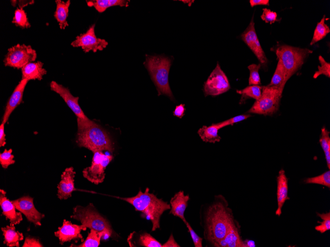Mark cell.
Here are the masks:
<instances>
[{
    "label": "cell",
    "mask_w": 330,
    "mask_h": 247,
    "mask_svg": "<svg viewBox=\"0 0 330 247\" xmlns=\"http://www.w3.org/2000/svg\"><path fill=\"white\" fill-rule=\"evenodd\" d=\"M230 88L229 80L218 63L204 83L205 96H216L228 91Z\"/></svg>",
    "instance_id": "obj_10"
},
{
    "label": "cell",
    "mask_w": 330,
    "mask_h": 247,
    "mask_svg": "<svg viewBox=\"0 0 330 247\" xmlns=\"http://www.w3.org/2000/svg\"><path fill=\"white\" fill-rule=\"evenodd\" d=\"M219 129L216 123H212L209 126H203L198 130V134L203 141L215 143L221 139L218 134Z\"/></svg>",
    "instance_id": "obj_25"
},
{
    "label": "cell",
    "mask_w": 330,
    "mask_h": 247,
    "mask_svg": "<svg viewBox=\"0 0 330 247\" xmlns=\"http://www.w3.org/2000/svg\"><path fill=\"white\" fill-rule=\"evenodd\" d=\"M185 108L184 104H180L176 106L173 114L174 116L181 118L185 114Z\"/></svg>",
    "instance_id": "obj_44"
},
{
    "label": "cell",
    "mask_w": 330,
    "mask_h": 247,
    "mask_svg": "<svg viewBox=\"0 0 330 247\" xmlns=\"http://www.w3.org/2000/svg\"><path fill=\"white\" fill-rule=\"evenodd\" d=\"M319 142L323 150L327 165L329 169L330 168V132L325 127L321 129V135L319 139Z\"/></svg>",
    "instance_id": "obj_29"
},
{
    "label": "cell",
    "mask_w": 330,
    "mask_h": 247,
    "mask_svg": "<svg viewBox=\"0 0 330 247\" xmlns=\"http://www.w3.org/2000/svg\"><path fill=\"white\" fill-rule=\"evenodd\" d=\"M28 81L22 78L9 97L2 117V123L4 124L13 110L22 102L24 91Z\"/></svg>",
    "instance_id": "obj_18"
},
{
    "label": "cell",
    "mask_w": 330,
    "mask_h": 247,
    "mask_svg": "<svg viewBox=\"0 0 330 247\" xmlns=\"http://www.w3.org/2000/svg\"><path fill=\"white\" fill-rule=\"evenodd\" d=\"M6 144L5 134L4 133V124L1 123L0 125V146H4Z\"/></svg>",
    "instance_id": "obj_46"
},
{
    "label": "cell",
    "mask_w": 330,
    "mask_h": 247,
    "mask_svg": "<svg viewBox=\"0 0 330 247\" xmlns=\"http://www.w3.org/2000/svg\"><path fill=\"white\" fill-rule=\"evenodd\" d=\"M12 23L22 29H28L31 26L26 13L23 9L19 8L15 10Z\"/></svg>",
    "instance_id": "obj_31"
},
{
    "label": "cell",
    "mask_w": 330,
    "mask_h": 247,
    "mask_svg": "<svg viewBox=\"0 0 330 247\" xmlns=\"http://www.w3.org/2000/svg\"><path fill=\"white\" fill-rule=\"evenodd\" d=\"M113 159L112 155L104 154L102 151L93 152L91 165L82 170L83 177L95 184L103 182L105 177V170Z\"/></svg>",
    "instance_id": "obj_9"
},
{
    "label": "cell",
    "mask_w": 330,
    "mask_h": 247,
    "mask_svg": "<svg viewBox=\"0 0 330 247\" xmlns=\"http://www.w3.org/2000/svg\"><path fill=\"white\" fill-rule=\"evenodd\" d=\"M180 246L175 241L172 234H171L167 241L164 244L162 247H180Z\"/></svg>",
    "instance_id": "obj_45"
},
{
    "label": "cell",
    "mask_w": 330,
    "mask_h": 247,
    "mask_svg": "<svg viewBox=\"0 0 330 247\" xmlns=\"http://www.w3.org/2000/svg\"><path fill=\"white\" fill-rule=\"evenodd\" d=\"M12 152V149H5L3 152L0 154V164L3 168L6 169L9 165L15 163L13 159L14 156Z\"/></svg>",
    "instance_id": "obj_38"
},
{
    "label": "cell",
    "mask_w": 330,
    "mask_h": 247,
    "mask_svg": "<svg viewBox=\"0 0 330 247\" xmlns=\"http://www.w3.org/2000/svg\"><path fill=\"white\" fill-rule=\"evenodd\" d=\"M262 87L263 86L260 85H249L243 89L237 90V93L244 97L258 100L261 96Z\"/></svg>",
    "instance_id": "obj_32"
},
{
    "label": "cell",
    "mask_w": 330,
    "mask_h": 247,
    "mask_svg": "<svg viewBox=\"0 0 330 247\" xmlns=\"http://www.w3.org/2000/svg\"><path fill=\"white\" fill-rule=\"evenodd\" d=\"M43 63L41 61L31 62L21 69L22 78L28 81L31 80H41L43 76L46 74V70L43 68Z\"/></svg>",
    "instance_id": "obj_22"
},
{
    "label": "cell",
    "mask_w": 330,
    "mask_h": 247,
    "mask_svg": "<svg viewBox=\"0 0 330 247\" xmlns=\"http://www.w3.org/2000/svg\"><path fill=\"white\" fill-rule=\"evenodd\" d=\"M23 247H42V245L39 242V240L30 237L26 238Z\"/></svg>",
    "instance_id": "obj_42"
},
{
    "label": "cell",
    "mask_w": 330,
    "mask_h": 247,
    "mask_svg": "<svg viewBox=\"0 0 330 247\" xmlns=\"http://www.w3.org/2000/svg\"><path fill=\"white\" fill-rule=\"evenodd\" d=\"M260 67V64H252L248 67L250 72L248 79L249 85H259L261 84L260 77L259 74Z\"/></svg>",
    "instance_id": "obj_35"
},
{
    "label": "cell",
    "mask_w": 330,
    "mask_h": 247,
    "mask_svg": "<svg viewBox=\"0 0 330 247\" xmlns=\"http://www.w3.org/2000/svg\"><path fill=\"white\" fill-rule=\"evenodd\" d=\"M215 247H248L241 236V226L235 219L224 237L216 243Z\"/></svg>",
    "instance_id": "obj_16"
},
{
    "label": "cell",
    "mask_w": 330,
    "mask_h": 247,
    "mask_svg": "<svg viewBox=\"0 0 330 247\" xmlns=\"http://www.w3.org/2000/svg\"><path fill=\"white\" fill-rule=\"evenodd\" d=\"M95 24L90 26L85 33L76 37L71 45L74 47H81L85 53L90 51L96 52L102 51L108 45L104 39L97 37L95 34Z\"/></svg>",
    "instance_id": "obj_11"
},
{
    "label": "cell",
    "mask_w": 330,
    "mask_h": 247,
    "mask_svg": "<svg viewBox=\"0 0 330 247\" xmlns=\"http://www.w3.org/2000/svg\"><path fill=\"white\" fill-rule=\"evenodd\" d=\"M312 51L307 48H300L287 45L278 46L275 49L277 58L283 64L287 81L302 66Z\"/></svg>",
    "instance_id": "obj_6"
},
{
    "label": "cell",
    "mask_w": 330,
    "mask_h": 247,
    "mask_svg": "<svg viewBox=\"0 0 330 247\" xmlns=\"http://www.w3.org/2000/svg\"><path fill=\"white\" fill-rule=\"evenodd\" d=\"M287 82L285 77V69L281 60L278 59L276 69L268 86L284 88Z\"/></svg>",
    "instance_id": "obj_27"
},
{
    "label": "cell",
    "mask_w": 330,
    "mask_h": 247,
    "mask_svg": "<svg viewBox=\"0 0 330 247\" xmlns=\"http://www.w3.org/2000/svg\"><path fill=\"white\" fill-rule=\"evenodd\" d=\"M249 3L251 7L256 5H269V0H250Z\"/></svg>",
    "instance_id": "obj_47"
},
{
    "label": "cell",
    "mask_w": 330,
    "mask_h": 247,
    "mask_svg": "<svg viewBox=\"0 0 330 247\" xmlns=\"http://www.w3.org/2000/svg\"><path fill=\"white\" fill-rule=\"evenodd\" d=\"M234 219L233 211L226 198L215 195L211 202L201 206L200 224L207 246L213 247L226 234Z\"/></svg>",
    "instance_id": "obj_1"
},
{
    "label": "cell",
    "mask_w": 330,
    "mask_h": 247,
    "mask_svg": "<svg viewBox=\"0 0 330 247\" xmlns=\"http://www.w3.org/2000/svg\"><path fill=\"white\" fill-rule=\"evenodd\" d=\"M138 243L145 247H162V244L150 234L145 232L140 235Z\"/></svg>",
    "instance_id": "obj_34"
},
{
    "label": "cell",
    "mask_w": 330,
    "mask_h": 247,
    "mask_svg": "<svg viewBox=\"0 0 330 247\" xmlns=\"http://www.w3.org/2000/svg\"><path fill=\"white\" fill-rule=\"evenodd\" d=\"M82 230L85 231L82 225L74 224L64 219L62 225L58 228L54 235L58 238L61 245L71 240H75L77 243L80 240L82 242L83 238L81 234Z\"/></svg>",
    "instance_id": "obj_15"
},
{
    "label": "cell",
    "mask_w": 330,
    "mask_h": 247,
    "mask_svg": "<svg viewBox=\"0 0 330 247\" xmlns=\"http://www.w3.org/2000/svg\"><path fill=\"white\" fill-rule=\"evenodd\" d=\"M304 182L307 184H317L330 188V171L328 170L324 173L314 177L306 178Z\"/></svg>",
    "instance_id": "obj_33"
},
{
    "label": "cell",
    "mask_w": 330,
    "mask_h": 247,
    "mask_svg": "<svg viewBox=\"0 0 330 247\" xmlns=\"http://www.w3.org/2000/svg\"><path fill=\"white\" fill-rule=\"evenodd\" d=\"M55 1L56 7L54 13V17L57 21L60 29L64 30L69 26L67 19L68 16L71 1L68 0L64 1L61 0H56Z\"/></svg>",
    "instance_id": "obj_23"
},
{
    "label": "cell",
    "mask_w": 330,
    "mask_h": 247,
    "mask_svg": "<svg viewBox=\"0 0 330 247\" xmlns=\"http://www.w3.org/2000/svg\"><path fill=\"white\" fill-rule=\"evenodd\" d=\"M277 13L271 11L270 9L264 8L261 15V19L265 23L272 24L277 21Z\"/></svg>",
    "instance_id": "obj_41"
},
{
    "label": "cell",
    "mask_w": 330,
    "mask_h": 247,
    "mask_svg": "<svg viewBox=\"0 0 330 247\" xmlns=\"http://www.w3.org/2000/svg\"><path fill=\"white\" fill-rule=\"evenodd\" d=\"M319 61L321 66H318V71H316L313 78H317L319 75L324 74L326 76L330 77V64L325 61L322 56H319Z\"/></svg>",
    "instance_id": "obj_37"
},
{
    "label": "cell",
    "mask_w": 330,
    "mask_h": 247,
    "mask_svg": "<svg viewBox=\"0 0 330 247\" xmlns=\"http://www.w3.org/2000/svg\"><path fill=\"white\" fill-rule=\"evenodd\" d=\"M76 143L93 152L108 151L113 152L114 146L109 133L100 125L90 120L77 119Z\"/></svg>",
    "instance_id": "obj_2"
},
{
    "label": "cell",
    "mask_w": 330,
    "mask_h": 247,
    "mask_svg": "<svg viewBox=\"0 0 330 247\" xmlns=\"http://www.w3.org/2000/svg\"><path fill=\"white\" fill-rule=\"evenodd\" d=\"M251 116V115L250 114H241L217 123L216 124L221 129L229 125H233L234 123L243 121Z\"/></svg>",
    "instance_id": "obj_39"
},
{
    "label": "cell",
    "mask_w": 330,
    "mask_h": 247,
    "mask_svg": "<svg viewBox=\"0 0 330 247\" xmlns=\"http://www.w3.org/2000/svg\"><path fill=\"white\" fill-rule=\"evenodd\" d=\"M277 208L275 214L280 216L282 214V209L285 202L289 199L288 196V178L283 169L279 171L277 177Z\"/></svg>",
    "instance_id": "obj_19"
},
{
    "label": "cell",
    "mask_w": 330,
    "mask_h": 247,
    "mask_svg": "<svg viewBox=\"0 0 330 247\" xmlns=\"http://www.w3.org/2000/svg\"><path fill=\"white\" fill-rule=\"evenodd\" d=\"M0 205L3 215L9 220L10 224H18L23 220L21 212L16 211L14 205L6 197V192L2 189L0 190Z\"/></svg>",
    "instance_id": "obj_20"
},
{
    "label": "cell",
    "mask_w": 330,
    "mask_h": 247,
    "mask_svg": "<svg viewBox=\"0 0 330 247\" xmlns=\"http://www.w3.org/2000/svg\"><path fill=\"white\" fill-rule=\"evenodd\" d=\"M189 200V195H185L183 191L180 190L176 193L169 202L170 206L169 213L179 217L184 222L186 220L184 213Z\"/></svg>",
    "instance_id": "obj_21"
},
{
    "label": "cell",
    "mask_w": 330,
    "mask_h": 247,
    "mask_svg": "<svg viewBox=\"0 0 330 247\" xmlns=\"http://www.w3.org/2000/svg\"><path fill=\"white\" fill-rule=\"evenodd\" d=\"M188 229L195 247H203V238L200 237L194 231L190 223L185 220L183 222Z\"/></svg>",
    "instance_id": "obj_40"
},
{
    "label": "cell",
    "mask_w": 330,
    "mask_h": 247,
    "mask_svg": "<svg viewBox=\"0 0 330 247\" xmlns=\"http://www.w3.org/2000/svg\"><path fill=\"white\" fill-rule=\"evenodd\" d=\"M12 202L16 209L22 213L29 222L37 226L41 225V220L44 217V214L36 209L33 198L25 196Z\"/></svg>",
    "instance_id": "obj_13"
},
{
    "label": "cell",
    "mask_w": 330,
    "mask_h": 247,
    "mask_svg": "<svg viewBox=\"0 0 330 247\" xmlns=\"http://www.w3.org/2000/svg\"><path fill=\"white\" fill-rule=\"evenodd\" d=\"M88 6L94 7L99 13L104 12L108 8L115 6H127L129 0H94L86 1Z\"/></svg>",
    "instance_id": "obj_26"
},
{
    "label": "cell",
    "mask_w": 330,
    "mask_h": 247,
    "mask_svg": "<svg viewBox=\"0 0 330 247\" xmlns=\"http://www.w3.org/2000/svg\"><path fill=\"white\" fill-rule=\"evenodd\" d=\"M121 199L132 205L136 211L141 212L152 224V231L160 227V219L163 213L170 209V204L158 198L155 194L149 192L146 188L144 192L139 190L134 196L121 198Z\"/></svg>",
    "instance_id": "obj_3"
},
{
    "label": "cell",
    "mask_w": 330,
    "mask_h": 247,
    "mask_svg": "<svg viewBox=\"0 0 330 247\" xmlns=\"http://www.w3.org/2000/svg\"><path fill=\"white\" fill-rule=\"evenodd\" d=\"M241 37L243 41L255 54L261 64L262 65L266 64L268 60L257 36L253 17L248 26L241 35Z\"/></svg>",
    "instance_id": "obj_14"
},
{
    "label": "cell",
    "mask_w": 330,
    "mask_h": 247,
    "mask_svg": "<svg viewBox=\"0 0 330 247\" xmlns=\"http://www.w3.org/2000/svg\"><path fill=\"white\" fill-rule=\"evenodd\" d=\"M50 87L51 90L59 95L63 99L67 105L74 113L77 119H89L79 105V97L73 96L68 88L64 87L63 85L58 83L55 81H52L50 82Z\"/></svg>",
    "instance_id": "obj_12"
},
{
    "label": "cell",
    "mask_w": 330,
    "mask_h": 247,
    "mask_svg": "<svg viewBox=\"0 0 330 247\" xmlns=\"http://www.w3.org/2000/svg\"><path fill=\"white\" fill-rule=\"evenodd\" d=\"M76 172L72 167L65 169L61 176V180L57 185V196L60 200L71 197L75 190V177Z\"/></svg>",
    "instance_id": "obj_17"
},
{
    "label": "cell",
    "mask_w": 330,
    "mask_h": 247,
    "mask_svg": "<svg viewBox=\"0 0 330 247\" xmlns=\"http://www.w3.org/2000/svg\"><path fill=\"white\" fill-rule=\"evenodd\" d=\"M37 57L36 51L31 45L17 44L8 49L3 62L5 67L21 69L27 64L34 62Z\"/></svg>",
    "instance_id": "obj_8"
},
{
    "label": "cell",
    "mask_w": 330,
    "mask_h": 247,
    "mask_svg": "<svg viewBox=\"0 0 330 247\" xmlns=\"http://www.w3.org/2000/svg\"><path fill=\"white\" fill-rule=\"evenodd\" d=\"M143 64L157 88L158 96L165 95L172 100L173 96L168 82L171 60L167 57L146 55Z\"/></svg>",
    "instance_id": "obj_4"
},
{
    "label": "cell",
    "mask_w": 330,
    "mask_h": 247,
    "mask_svg": "<svg viewBox=\"0 0 330 247\" xmlns=\"http://www.w3.org/2000/svg\"><path fill=\"white\" fill-rule=\"evenodd\" d=\"M325 15H324L321 20L317 23L310 45H312L322 40L330 32V28L325 24Z\"/></svg>",
    "instance_id": "obj_30"
},
{
    "label": "cell",
    "mask_w": 330,
    "mask_h": 247,
    "mask_svg": "<svg viewBox=\"0 0 330 247\" xmlns=\"http://www.w3.org/2000/svg\"><path fill=\"white\" fill-rule=\"evenodd\" d=\"M284 88L268 85L263 86L261 97L255 101L248 112L265 116L276 113L279 107Z\"/></svg>",
    "instance_id": "obj_7"
},
{
    "label": "cell",
    "mask_w": 330,
    "mask_h": 247,
    "mask_svg": "<svg viewBox=\"0 0 330 247\" xmlns=\"http://www.w3.org/2000/svg\"><path fill=\"white\" fill-rule=\"evenodd\" d=\"M102 238H104V236L101 233L90 229L86 239L81 244L79 245L72 244L70 247H98Z\"/></svg>",
    "instance_id": "obj_28"
},
{
    "label": "cell",
    "mask_w": 330,
    "mask_h": 247,
    "mask_svg": "<svg viewBox=\"0 0 330 247\" xmlns=\"http://www.w3.org/2000/svg\"><path fill=\"white\" fill-rule=\"evenodd\" d=\"M317 216L320 217L322 221L318 222L320 224L315 227V229L323 234L330 230V212L317 213Z\"/></svg>",
    "instance_id": "obj_36"
},
{
    "label": "cell",
    "mask_w": 330,
    "mask_h": 247,
    "mask_svg": "<svg viewBox=\"0 0 330 247\" xmlns=\"http://www.w3.org/2000/svg\"><path fill=\"white\" fill-rule=\"evenodd\" d=\"M1 230L4 236V244L9 247L20 246L19 242L23 240L24 236L22 233L16 230L14 225H6L1 227Z\"/></svg>",
    "instance_id": "obj_24"
},
{
    "label": "cell",
    "mask_w": 330,
    "mask_h": 247,
    "mask_svg": "<svg viewBox=\"0 0 330 247\" xmlns=\"http://www.w3.org/2000/svg\"><path fill=\"white\" fill-rule=\"evenodd\" d=\"M10 2L13 6H15L18 5L19 8L23 9V7L28 6V5L32 4L34 3V0H11Z\"/></svg>",
    "instance_id": "obj_43"
},
{
    "label": "cell",
    "mask_w": 330,
    "mask_h": 247,
    "mask_svg": "<svg viewBox=\"0 0 330 247\" xmlns=\"http://www.w3.org/2000/svg\"><path fill=\"white\" fill-rule=\"evenodd\" d=\"M71 217L80 221L85 230L87 228L94 230L101 233L105 239L113 235V229L109 221L91 203L86 207L77 206L74 208Z\"/></svg>",
    "instance_id": "obj_5"
}]
</instances>
